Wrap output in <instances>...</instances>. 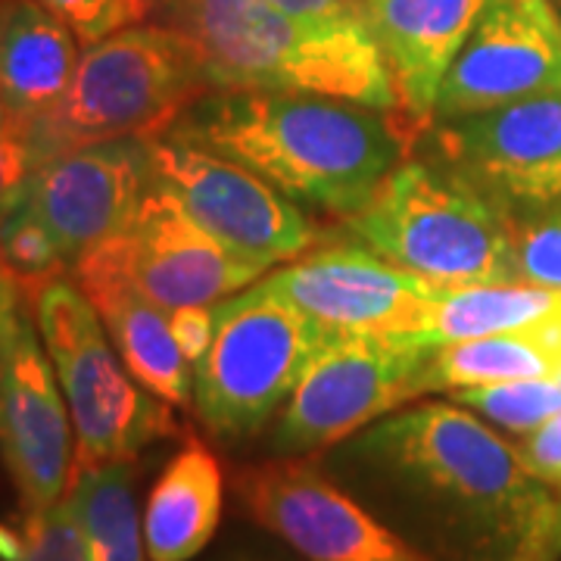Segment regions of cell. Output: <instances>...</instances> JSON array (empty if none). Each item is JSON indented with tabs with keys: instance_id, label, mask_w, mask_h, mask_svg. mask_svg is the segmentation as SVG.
Segmentation results:
<instances>
[{
	"instance_id": "1",
	"label": "cell",
	"mask_w": 561,
	"mask_h": 561,
	"mask_svg": "<svg viewBox=\"0 0 561 561\" xmlns=\"http://www.w3.org/2000/svg\"><path fill=\"white\" fill-rule=\"evenodd\" d=\"M324 471L427 559L561 556V493L459 402L383 415L334 446Z\"/></svg>"
},
{
	"instance_id": "2",
	"label": "cell",
	"mask_w": 561,
	"mask_h": 561,
	"mask_svg": "<svg viewBox=\"0 0 561 561\" xmlns=\"http://www.w3.org/2000/svg\"><path fill=\"white\" fill-rule=\"evenodd\" d=\"M272 181L290 201L356 216L424 125L402 110L280 91H213L165 128Z\"/></svg>"
},
{
	"instance_id": "3",
	"label": "cell",
	"mask_w": 561,
	"mask_h": 561,
	"mask_svg": "<svg viewBox=\"0 0 561 561\" xmlns=\"http://www.w3.org/2000/svg\"><path fill=\"white\" fill-rule=\"evenodd\" d=\"M135 22L201 50L216 91L324 94L400 110L368 25H309L272 0H128Z\"/></svg>"
},
{
	"instance_id": "4",
	"label": "cell",
	"mask_w": 561,
	"mask_h": 561,
	"mask_svg": "<svg viewBox=\"0 0 561 561\" xmlns=\"http://www.w3.org/2000/svg\"><path fill=\"white\" fill-rule=\"evenodd\" d=\"M213 91L209 69L191 41L131 22L84 47L69 94L25 138L38 162L84 144L153 138Z\"/></svg>"
},
{
	"instance_id": "5",
	"label": "cell",
	"mask_w": 561,
	"mask_h": 561,
	"mask_svg": "<svg viewBox=\"0 0 561 561\" xmlns=\"http://www.w3.org/2000/svg\"><path fill=\"white\" fill-rule=\"evenodd\" d=\"M343 225L383 260L431 284H518L512 219L440 162L405 157Z\"/></svg>"
},
{
	"instance_id": "6",
	"label": "cell",
	"mask_w": 561,
	"mask_h": 561,
	"mask_svg": "<svg viewBox=\"0 0 561 561\" xmlns=\"http://www.w3.org/2000/svg\"><path fill=\"white\" fill-rule=\"evenodd\" d=\"M28 290L76 427V468L135 459L144 446L179 431L172 402L140 390L76 280L54 275Z\"/></svg>"
},
{
	"instance_id": "7",
	"label": "cell",
	"mask_w": 561,
	"mask_h": 561,
	"mask_svg": "<svg viewBox=\"0 0 561 561\" xmlns=\"http://www.w3.org/2000/svg\"><path fill=\"white\" fill-rule=\"evenodd\" d=\"M328 343L262 280L216 302V341L194 368V409L206 431L225 443L256 437Z\"/></svg>"
},
{
	"instance_id": "8",
	"label": "cell",
	"mask_w": 561,
	"mask_h": 561,
	"mask_svg": "<svg viewBox=\"0 0 561 561\" xmlns=\"http://www.w3.org/2000/svg\"><path fill=\"white\" fill-rule=\"evenodd\" d=\"M431 346L356 334L331 341L312 362L272 434L275 456H316L424 397Z\"/></svg>"
},
{
	"instance_id": "9",
	"label": "cell",
	"mask_w": 561,
	"mask_h": 561,
	"mask_svg": "<svg viewBox=\"0 0 561 561\" xmlns=\"http://www.w3.org/2000/svg\"><path fill=\"white\" fill-rule=\"evenodd\" d=\"M144 144L153 184L169 191L234 256L268 272L278 262L302 256L321 238V228L297 201L241 162L172 131L144 138Z\"/></svg>"
},
{
	"instance_id": "10",
	"label": "cell",
	"mask_w": 561,
	"mask_h": 561,
	"mask_svg": "<svg viewBox=\"0 0 561 561\" xmlns=\"http://www.w3.org/2000/svg\"><path fill=\"white\" fill-rule=\"evenodd\" d=\"M424 138L431 160L478 187L508 219L561 203V91L431 122Z\"/></svg>"
},
{
	"instance_id": "11",
	"label": "cell",
	"mask_w": 561,
	"mask_h": 561,
	"mask_svg": "<svg viewBox=\"0 0 561 561\" xmlns=\"http://www.w3.org/2000/svg\"><path fill=\"white\" fill-rule=\"evenodd\" d=\"M234 490L243 512L302 561H434L306 456L247 465Z\"/></svg>"
},
{
	"instance_id": "12",
	"label": "cell",
	"mask_w": 561,
	"mask_h": 561,
	"mask_svg": "<svg viewBox=\"0 0 561 561\" xmlns=\"http://www.w3.org/2000/svg\"><path fill=\"white\" fill-rule=\"evenodd\" d=\"M262 284L319 324L328 341L356 334L415 341L424 306L440 287L359 243L306 250Z\"/></svg>"
},
{
	"instance_id": "13",
	"label": "cell",
	"mask_w": 561,
	"mask_h": 561,
	"mask_svg": "<svg viewBox=\"0 0 561 561\" xmlns=\"http://www.w3.org/2000/svg\"><path fill=\"white\" fill-rule=\"evenodd\" d=\"M561 91V20L549 0H490L453 60L431 122Z\"/></svg>"
},
{
	"instance_id": "14",
	"label": "cell",
	"mask_w": 561,
	"mask_h": 561,
	"mask_svg": "<svg viewBox=\"0 0 561 561\" xmlns=\"http://www.w3.org/2000/svg\"><path fill=\"white\" fill-rule=\"evenodd\" d=\"M41 334L22 316L0 356V459L25 512L60 502L72 483V419Z\"/></svg>"
},
{
	"instance_id": "15",
	"label": "cell",
	"mask_w": 561,
	"mask_h": 561,
	"mask_svg": "<svg viewBox=\"0 0 561 561\" xmlns=\"http://www.w3.org/2000/svg\"><path fill=\"white\" fill-rule=\"evenodd\" d=\"M153 191L144 138H116L62 150L38 162L25 201L60 243L66 262L116 238Z\"/></svg>"
},
{
	"instance_id": "16",
	"label": "cell",
	"mask_w": 561,
	"mask_h": 561,
	"mask_svg": "<svg viewBox=\"0 0 561 561\" xmlns=\"http://www.w3.org/2000/svg\"><path fill=\"white\" fill-rule=\"evenodd\" d=\"M122 272L165 312L179 306H216L265 275L262 265L234 256L191 219L169 191L153 184L135 219L106 238Z\"/></svg>"
},
{
	"instance_id": "17",
	"label": "cell",
	"mask_w": 561,
	"mask_h": 561,
	"mask_svg": "<svg viewBox=\"0 0 561 561\" xmlns=\"http://www.w3.org/2000/svg\"><path fill=\"white\" fill-rule=\"evenodd\" d=\"M490 0H362V16L381 50L405 116L431 125L453 60Z\"/></svg>"
},
{
	"instance_id": "18",
	"label": "cell",
	"mask_w": 561,
	"mask_h": 561,
	"mask_svg": "<svg viewBox=\"0 0 561 561\" xmlns=\"http://www.w3.org/2000/svg\"><path fill=\"white\" fill-rule=\"evenodd\" d=\"M76 284L98 309L103 328L131 378L172 405L194 402V368L181 356L169 312L122 272L106 243L72 262Z\"/></svg>"
},
{
	"instance_id": "19",
	"label": "cell",
	"mask_w": 561,
	"mask_h": 561,
	"mask_svg": "<svg viewBox=\"0 0 561 561\" xmlns=\"http://www.w3.org/2000/svg\"><path fill=\"white\" fill-rule=\"evenodd\" d=\"M79 44L41 0H0V94L13 128L28 131L60 106L79 69Z\"/></svg>"
},
{
	"instance_id": "20",
	"label": "cell",
	"mask_w": 561,
	"mask_h": 561,
	"mask_svg": "<svg viewBox=\"0 0 561 561\" xmlns=\"http://www.w3.org/2000/svg\"><path fill=\"white\" fill-rule=\"evenodd\" d=\"M225 502L219 459L191 440L169 459L144 505V542L150 561H191L216 537Z\"/></svg>"
},
{
	"instance_id": "21",
	"label": "cell",
	"mask_w": 561,
	"mask_h": 561,
	"mask_svg": "<svg viewBox=\"0 0 561 561\" xmlns=\"http://www.w3.org/2000/svg\"><path fill=\"white\" fill-rule=\"evenodd\" d=\"M561 371V312L505 334L437 346L424 371V393L486 383L556 378Z\"/></svg>"
},
{
	"instance_id": "22",
	"label": "cell",
	"mask_w": 561,
	"mask_h": 561,
	"mask_svg": "<svg viewBox=\"0 0 561 561\" xmlns=\"http://www.w3.org/2000/svg\"><path fill=\"white\" fill-rule=\"evenodd\" d=\"M561 312V290L534 284H471V287H437L424 306L415 341L421 346L478 341L505 334L524 324Z\"/></svg>"
},
{
	"instance_id": "23",
	"label": "cell",
	"mask_w": 561,
	"mask_h": 561,
	"mask_svg": "<svg viewBox=\"0 0 561 561\" xmlns=\"http://www.w3.org/2000/svg\"><path fill=\"white\" fill-rule=\"evenodd\" d=\"M66 500L79 518L88 561H147L131 459L76 468Z\"/></svg>"
},
{
	"instance_id": "24",
	"label": "cell",
	"mask_w": 561,
	"mask_h": 561,
	"mask_svg": "<svg viewBox=\"0 0 561 561\" xmlns=\"http://www.w3.org/2000/svg\"><path fill=\"white\" fill-rule=\"evenodd\" d=\"M453 402L471 409L474 415L493 421L502 431L530 434L540 424L561 412V387L556 378H534V381L486 383V387H465L453 390Z\"/></svg>"
},
{
	"instance_id": "25",
	"label": "cell",
	"mask_w": 561,
	"mask_h": 561,
	"mask_svg": "<svg viewBox=\"0 0 561 561\" xmlns=\"http://www.w3.org/2000/svg\"><path fill=\"white\" fill-rule=\"evenodd\" d=\"M0 253H3L7 265L20 275L22 287L54 278V275H60L62 265H69L57 238L32 209V203L25 201V194L0 219Z\"/></svg>"
},
{
	"instance_id": "26",
	"label": "cell",
	"mask_w": 561,
	"mask_h": 561,
	"mask_svg": "<svg viewBox=\"0 0 561 561\" xmlns=\"http://www.w3.org/2000/svg\"><path fill=\"white\" fill-rule=\"evenodd\" d=\"M512 260L518 284L561 290V203L512 219Z\"/></svg>"
},
{
	"instance_id": "27",
	"label": "cell",
	"mask_w": 561,
	"mask_h": 561,
	"mask_svg": "<svg viewBox=\"0 0 561 561\" xmlns=\"http://www.w3.org/2000/svg\"><path fill=\"white\" fill-rule=\"evenodd\" d=\"M13 561H88L79 518L66 496L41 512H28L20 556Z\"/></svg>"
},
{
	"instance_id": "28",
	"label": "cell",
	"mask_w": 561,
	"mask_h": 561,
	"mask_svg": "<svg viewBox=\"0 0 561 561\" xmlns=\"http://www.w3.org/2000/svg\"><path fill=\"white\" fill-rule=\"evenodd\" d=\"M41 3L50 7L84 47L135 22L128 0H41Z\"/></svg>"
},
{
	"instance_id": "29",
	"label": "cell",
	"mask_w": 561,
	"mask_h": 561,
	"mask_svg": "<svg viewBox=\"0 0 561 561\" xmlns=\"http://www.w3.org/2000/svg\"><path fill=\"white\" fill-rule=\"evenodd\" d=\"M38 169V157L25 131L7 125L0 131V219L22 201L32 172Z\"/></svg>"
},
{
	"instance_id": "30",
	"label": "cell",
	"mask_w": 561,
	"mask_h": 561,
	"mask_svg": "<svg viewBox=\"0 0 561 561\" xmlns=\"http://www.w3.org/2000/svg\"><path fill=\"white\" fill-rule=\"evenodd\" d=\"M169 328L179 343L181 356L191 368H197L209 346L216 341V306H179L169 312Z\"/></svg>"
},
{
	"instance_id": "31",
	"label": "cell",
	"mask_w": 561,
	"mask_h": 561,
	"mask_svg": "<svg viewBox=\"0 0 561 561\" xmlns=\"http://www.w3.org/2000/svg\"><path fill=\"white\" fill-rule=\"evenodd\" d=\"M518 453L540 481L556 486L561 493V412L540 424L537 431L524 434Z\"/></svg>"
},
{
	"instance_id": "32",
	"label": "cell",
	"mask_w": 561,
	"mask_h": 561,
	"mask_svg": "<svg viewBox=\"0 0 561 561\" xmlns=\"http://www.w3.org/2000/svg\"><path fill=\"white\" fill-rule=\"evenodd\" d=\"M20 294H22L20 275L7 265L3 253H0V356H3V350H7V341H10V334H13L16 321L22 319Z\"/></svg>"
},
{
	"instance_id": "33",
	"label": "cell",
	"mask_w": 561,
	"mask_h": 561,
	"mask_svg": "<svg viewBox=\"0 0 561 561\" xmlns=\"http://www.w3.org/2000/svg\"><path fill=\"white\" fill-rule=\"evenodd\" d=\"M10 125V116H7V106H3V94H0V131Z\"/></svg>"
}]
</instances>
